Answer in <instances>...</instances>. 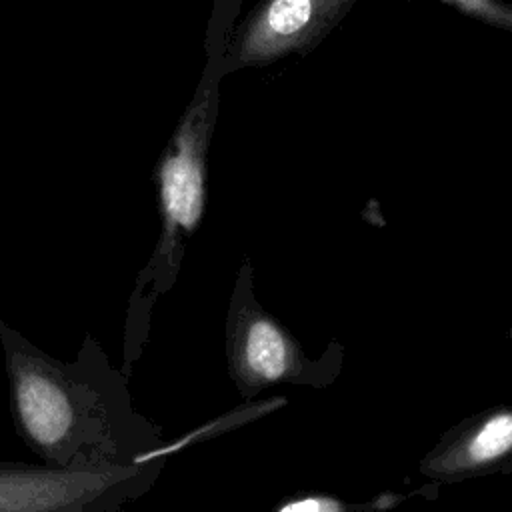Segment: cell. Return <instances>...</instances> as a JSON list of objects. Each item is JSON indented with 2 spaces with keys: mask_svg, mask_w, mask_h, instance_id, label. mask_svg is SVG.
<instances>
[{
  "mask_svg": "<svg viewBox=\"0 0 512 512\" xmlns=\"http://www.w3.org/2000/svg\"><path fill=\"white\" fill-rule=\"evenodd\" d=\"M512 456V410H494L474 420L424 462V470L436 478H460L478 474Z\"/></svg>",
  "mask_w": 512,
  "mask_h": 512,
  "instance_id": "5",
  "label": "cell"
},
{
  "mask_svg": "<svg viewBox=\"0 0 512 512\" xmlns=\"http://www.w3.org/2000/svg\"><path fill=\"white\" fill-rule=\"evenodd\" d=\"M162 460L126 464L0 462V512H102L138 498Z\"/></svg>",
  "mask_w": 512,
  "mask_h": 512,
  "instance_id": "3",
  "label": "cell"
},
{
  "mask_svg": "<svg viewBox=\"0 0 512 512\" xmlns=\"http://www.w3.org/2000/svg\"><path fill=\"white\" fill-rule=\"evenodd\" d=\"M448 6H454L458 12L482 20L496 28L512 30V6L502 0H440Z\"/></svg>",
  "mask_w": 512,
  "mask_h": 512,
  "instance_id": "6",
  "label": "cell"
},
{
  "mask_svg": "<svg viewBox=\"0 0 512 512\" xmlns=\"http://www.w3.org/2000/svg\"><path fill=\"white\" fill-rule=\"evenodd\" d=\"M212 134V114L204 110L190 112L158 164V192L162 232L148 266L136 280L134 296L128 308L126 326V364L138 356L148 328V312L156 298L166 292L184 256V240L198 228L206 200V152Z\"/></svg>",
  "mask_w": 512,
  "mask_h": 512,
  "instance_id": "2",
  "label": "cell"
},
{
  "mask_svg": "<svg viewBox=\"0 0 512 512\" xmlns=\"http://www.w3.org/2000/svg\"><path fill=\"white\" fill-rule=\"evenodd\" d=\"M10 404L20 438L48 464L152 462L160 430L140 416L124 374L86 338L60 362L0 322Z\"/></svg>",
  "mask_w": 512,
  "mask_h": 512,
  "instance_id": "1",
  "label": "cell"
},
{
  "mask_svg": "<svg viewBox=\"0 0 512 512\" xmlns=\"http://www.w3.org/2000/svg\"><path fill=\"white\" fill-rule=\"evenodd\" d=\"M226 356L230 376L246 400L276 382L302 380L306 370L296 340L256 302L250 264L242 266L230 300Z\"/></svg>",
  "mask_w": 512,
  "mask_h": 512,
  "instance_id": "4",
  "label": "cell"
},
{
  "mask_svg": "<svg viewBox=\"0 0 512 512\" xmlns=\"http://www.w3.org/2000/svg\"><path fill=\"white\" fill-rule=\"evenodd\" d=\"M276 510L278 512H336V510H344V504L332 496L310 494V496L292 498L280 504Z\"/></svg>",
  "mask_w": 512,
  "mask_h": 512,
  "instance_id": "7",
  "label": "cell"
}]
</instances>
